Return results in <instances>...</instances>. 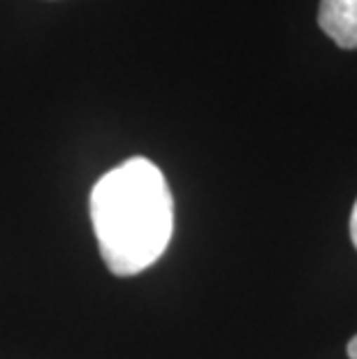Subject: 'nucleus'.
<instances>
[{"mask_svg": "<svg viewBox=\"0 0 357 359\" xmlns=\"http://www.w3.org/2000/svg\"><path fill=\"white\" fill-rule=\"evenodd\" d=\"M90 220L100 255L116 276H135L165 253L174 200L163 172L147 158L114 167L90 190Z\"/></svg>", "mask_w": 357, "mask_h": 359, "instance_id": "1", "label": "nucleus"}, {"mask_svg": "<svg viewBox=\"0 0 357 359\" xmlns=\"http://www.w3.org/2000/svg\"><path fill=\"white\" fill-rule=\"evenodd\" d=\"M318 24L341 49H357V0H321Z\"/></svg>", "mask_w": 357, "mask_h": 359, "instance_id": "2", "label": "nucleus"}, {"mask_svg": "<svg viewBox=\"0 0 357 359\" xmlns=\"http://www.w3.org/2000/svg\"><path fill=\"white\" fill-rule=\"evenodd\" d=\"M351 239H353L355 248H357V202H355L353 213H351Z\"/></svg>", "mask_w": 357, "mask_h": 359, "instance_id": "3", "label": "nucleus"}, {"mask_svg": "<svg viewBox=\"0 0 357 359\" xmlns=\"http://www.w3.org/2000/svg\"><path fill=\"white\" fill-rule=\"evenodd\" d=\"M348 357L357 359V334L351 339V343H348Z\"/></svg>", "mask_w": 357, "mask_h": 359, "instance_id": "4", "label": "nucleus"}]
</instances>
